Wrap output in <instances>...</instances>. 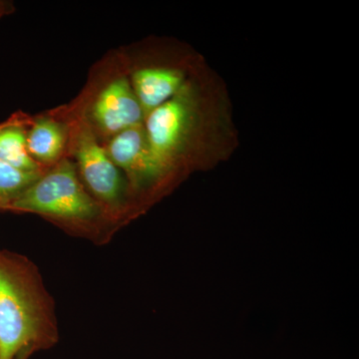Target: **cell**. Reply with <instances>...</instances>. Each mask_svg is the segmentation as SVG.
<instances>
[{
    "label": "cell",
    "mask_w": 359,
    "mask_h": 359,
    "mask_svg": "<svg viewBox=\"0 0 359 359\" xmlns=\"http://www.w3.org/2000/svg\"><path fill=\"white\" fill-rule=\"evenodd\" d=\"M34 353L33 351H29V349H25V351H21V353H18V355L16 356L15 359H29L30 356Z\"/></svg>",
    "instance_id": "obj_12"
},
{
    "label": "cell",
    "mask_w": 359,
    "mask_h": 359,
    "mask_svg": "<svg viewBox=\"0 0 359 359\" xmlns=\"http://www.w3.org/2000/svg\"><path fill=\"white\" fill-rule=\"evenodd\" d=\"M60 109L70 126L67 157L74 162L85 188L116 224L126 214L132 198L127 180L86 122L68 107Z\"/></svg>",
    "instance_id": "obj_4"
},
{
    "label": "cell",
    "mask_w": 359,
    "mask_h": 359,
    "mask_svg": "<svg viewBox=\"0 0 359 359\" xmlns=\"http://www.w3.org/2000/svg\"><path fill=\"white\" fill-rule=\"evenodd\" d=\"M43 172L28 173L20 171L0 160V208L25 190Z\"/></svg>",
    "instance_id": "obj_10"
},
{
    "label": "cell",
    "mask_w": 359,
    "mask_h": 359,
    "mask_svg": "<svg viewBox=\"0 0 359 359\" xmlns=\"http://www.w3.org/2000/svg\"><path fill=\"white\" fill-rule=\"evenodd\" d=\"M70 126L60 108L29 119L26 146L36 164L48 169L68 155Z\"/></svg>",
    "instance_id": "obj_7"
},
{
    "label": "cell",
    "mask_w": 359,
    "mask_h": 359,
    "mask_svg": "<svg viewBox=\"0 0 359 359\" xmlns=\"http://www.w3.org/2000/svg\"><path fill=\"white\" fill-rule=\"evenodd\" d=\"M11 13V4L7 2L0 1V18H4L6 14Z\"/></svg>",
    "instance_id": "obj_11"
},
{
    "label": "cell",
    "mask_w": 359,
    "mask_h": 359,
    "mask_svg": "<svg viewBox=\"0 0 359 359\" xmlns=\"http://www.w3.org/2000/svg\"><path fill=\"white\" fill-rule=\"evenodd\" d=\"M127 74L144 116L173 98L187 84L183 71L172 66H139Z\"/></svg>",
    "instance_id": "obj_8"
},
{
    "label": "cell",
    "mask_w": 359,
    "mask_h": 359,
    "mask_svg": "<svg viewBox=\"0 0 359 359\" xmlns=\"http://www.w3.org/2000/svg\"><path fill=\"white\" fill-rule=\"evenodd\" d=\"M55 308L39 269L28 257L0 249V359H15L57 344Z\"/></svg>",
    "instance_id": "obj_1"
},
{
    "label": "cell",
    "mask_w": 359,
    "mask_h": 359,
    "mask_svg": "<svg viewBox=\"0 0 359 359\" xmlns=\"http://www.w3.org/2000/svg\"><path fill=\"white\" fill-rule=\"evenodd\" d=\"M67 107L102 143L143 124L145 118L125 66L116 60V54L97 69L80 98Z\"/></svg>",
    "instance_id": "obj_3"
},
{
    "label": "cell",
    "mask_w": 359,
    "mask_h": 359,
    "mask_svg": "<svg viewBox=\"0 0 359 359\" xmlns=\"http://www.w3.org/2000/svg\"><path fill=\"white\" fill-rule=\"evenodd\" d=\"M0 211L30 212L75 231L98 233L114 226L88 192L69 157L45 170L39 178Z\"/></svg>",
    "instance_id": "obj_2"
},
{
    "label": "cell",
    "mask_w": 359,
    "mask_h": 359,
    "mask_svg": "<svg viewBox=\"0 0 359 359\" xmlns=\"http://www.w3.org/2000/svg\"><path fill=\"white\" fill-rule=\"evenodd\" d=\"M29 119L25 115H13L0 123V160L20 171L41 173L46 169L32 160L26 146Z\"/></svg>",
    "instance_id": "obj_9"
},
{
    "label": "cell",
    "mask_w": 359,
    "mask_h": 359,
    "mask_svg": "<svg viewBox=\"0 0 359 359\" xmlns=\"http://www.w3.org/2000/svg\"><path fill=\"white\" fill-rule=\"evenodd\" d=\"M103 145L126 178L131 197L154 188L168 177L153 155L143 124L125 130Z\"/></svg>",
    "instance_id": "obj_6"
},
{
    "label": "cell",
    "mask_w": 359,
    "mask_h": 359,
    "mask_svg": "<svg viewBox=\"0 0 359 359\" xmlns=\"http://www.w3.org/2000/svg\"><path fill=\"white\" fill-rule=\"evenodd\" d=\"M196 99L186 84L173 98L151 111L144 119L151 150L169 176L185 152L196 116Z\"/></svg>",
    "instance_id": "obj_5"
}]
</instances>
